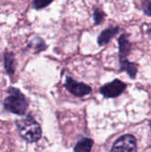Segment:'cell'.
Masks as SVG:
<instances>
[{
  "instance_id": "obj_1",
  "label": "cell",
  "mask_w": 151,
  "mask_h": 152,
  "mask_svg": "<svg viewBox=\"0 0 151 152\" xmlns=\"http://www.w3.org/2000/svg\"><path fill=\"white\" fill-rule=\"evenodd\" d=\"M19 135L27 142H38L42 137V128L36 119L28 114L24 118L15 122Z\"/></svg>"
},
{
  "instance_id": "obj_7",
  "label": "cell",
  "mask_w": 151,
  "mask_h": 152,
  "mask_svg": "<svg viewBox=\"0 0 151 152\" xmlns=\"http://www.w3.org/2000/svg\"><path fill=\"white\" fill-rule=\"evenodd\" d=\"M4 68L10 77L14 75L16 70V61L12 52L5 51L4 53Z\"/></svg>"
},
{
  "instance_id": "obj_5",
  "label": "cell",
  "mask_w": 151,
  "mask_h": 152,
  "mask_svg": "<svg viewBox=\"0 0 151 152\" xmlns=\"http://www.w3.org/2000/svg\"><path fill=\"white\" fill-rule=\"evenodd\" d=\"M64 86L72 95L76 97H83L92 92V88L90 86L83 82H77L70 77H66Z\"/></svg>"
},
{
  "instance_id": "obj_16",
  "label": "cell",
  "mask_w": 151,
  "mask_h": 152,
  "mask_svg": "<svg viewBox=\"0 0 151 152\" xmlns=\"http://www.w3.org/2000/svg\"><path fill=\"white\" fill-rule=\"evenodd\" d=\"M150 128H151V122H150Z\"/></svg>"
},
{
  "instance_id": "obj_15",
  "label": "cell",
  "mask_w": 151,
  "mask_h": 152,
  "mask_svg": "<svg viewBox=\"0 0 151 152\" xmlns=\"http://www.w3.org/2000/svg\"><path fill=\"white\" fill-rule=\"evenodd\" d=\"M148 34H149L150 37L151 38V28H149V29H148Z\"/></svg>"
},
{
  "instance_id": "obj_9",
  "label": "cell",
  "mask_w": 151,
  "mask_h": 152,
  "mask_svg": "<svg viewBox=\"0 0 151 152\" xmlns=\"http://www.w3.org/2000/svg\"><path fill=\"white\" fill-rule=\"evenodd\" d=\"M119 64H120V71H126V73L132 79L135 78L138 71V67L136 63L131 62L127 59H120Z\"/></svg>"
},
{
  "instance_id": "obj_4",
  "label": "cell",
  "mask_w": 151,
  "mask_h": 152,
  "mask_svg": "<svg viewBox=\"0 0 151 152\" xmlns=\"http://www.w3.org/2000/svg\"><path fill=\"white\" fill-rule=\"evenodd\" d=\"M126 84L119 79H115L105 84L100 88V93L105 98H116L121 95L126 89Z\"/></svg>"
},
{
  "instance_id": "obj_3",
  "label": "cell",
  "mask_w": 151,
  "mask_h": 152,
  "mask_svg": "<svg viewBox=\"0 0 151 152\" xmlns=\"http://www.w3.org/2000/svg\"><path fill=\"white\" fill-rule=\"evenodd\" d=\"M110 152H137V140L133 134H125L115 142Z\"/></svg>"
},
{
  "instance_id": "obj_11",
  "label": "cell",
  "mask_w": 151,
  "mask_h": 152,
  "mask_svg": "<svg viewBox=\"0 0 151 152\" xmlns=\"http://www.w3.org/2000/svg\"><path fill=\"white\" fill-rule=\"evenodd\" d=\"M28 48H32L33 50H35L36 53H39L42 51H44L47 47V45H45L44 41L39 37H35L34 38H32L30 40V42L28 45Z\"/></svg>"
},
{
  "instance_id": "obj_13",
  "label": "cell",
  "mask_w": 151,
  "mask_h": 152,
  "mask_svg": "<svg viewBox=\"0 0 151 152\" xmlns=\"http://www.w3.org/2000/svg\"><path fill=\"white\" fill-rule=\"evenodd\" d=\"M52 1H42V0H35L32 2V6L36 10H40L43 9L49 4H51Z\"/></svg>"
},
{
  "instance_id": "obj_12",
  "label": "cell",
  "mask_w": 151,
  "mask_h": 152,
  "mask_svg": "<svg viewBox=\"0 0 151 152\" xmlns=\"http://www.w3.org/2000/svg\"><path fill=\"white\" fill-rule=\"evenodd\" d=\"M93 20H94V24L95 25H100L101 23H103L104 20H105V17H106V14L105 12L99 7H96L94 10H93Z\"/></svg>"
},
{
  "instance_id": "obj_8",
  "label": "cell",
  "mask_w": 151,
  "mask_h": 152,
  "mask_svg": "<svg viewBox=\"0 0 151 152\" xmlns=\"http://www.w3.org/2000/svg\"><path fill=\"white\" fill-rule=\"evenodd\" d=\"M118 46H119V60L126 59L127 55L131 53L132 44L128 40L126 35H122L118 38Z\"/></svg>"
},
{
  "instance_id": "obj_6",
  "label": "cell",
  "mask_w": 151,
  "mask_h": 152,
  "mask_svg": "<svg viewBox=\"0 0 151 152\" xmlns=\"http://www.w3.org/2000/svg\"><path fill=\"white\" fill-rule=\"evenodd\" d=\"M119 32V27H109L101 32L98 37V45L100 46L106 45L117 33Z\"/></svg>"
},
{
  "instance_id": "obj_2",
  "label": "cell",
  "mask_w": 151,
  "mask_h": 152,
  "mask_svg": "<svg viewBox=\"0 0 151 152\" xmlns=\"http://www.w3.org/2000/svg\"><path fill=\"white\" fill-rule=\"evenodd\" d=\"M7 97L4 100V109L18 116H23L28 107V98L16 87L10 86L7 89Z\"/></svg>"
},
{
  "instance_id": "obj_10",
  "label": "cell",
  "mask_w": 151,
  "mask_h": 152,
  "mask_svg": "<svg viewBox=\"0 0 151 152\" xmlns=\"http://www.w3.org/2000/svg\"><path fill=\"white\" fill-rule=\"evenodd\" d=\"M93 143V140L90 138H84L76 144L74 152H91Z\"/></svg>"
},
{
  "instance_id": "obj_14",
  "label": "cell",
  "mask_w": 151,
  "mask_h": 152,
  "mask_svg": "<svg viewBox=\"0 0 151 152\" xmlns=\"http://www.w3.org/2000/svg\"><path fill=\"white\" fill-rule=\"evenodd\" d=\"M143 12L146 15L151 16V1H148L146 3V5L143 7Z\"/></svg>"
}]
</instances>
